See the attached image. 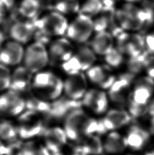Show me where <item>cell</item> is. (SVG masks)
Wrapping results in <instances>:
<instances>
[{
	"mask_svg": "<svg viewBox=\"0 0 154 155\" xmlns=\"http://www.w3.org/2000/svg\"><path fill=\"white\" fill-rule=\"evenodd\" d=\"M51 108L50 101L43 100L37 97H32L26 100V110L40 113L47 116Z\"/></svg>",
	"mask_w": 154,
	"mask_h": 155,
	"instance_id": "29",
	"label": "cell"
},
{
	"mask_svg": "<svg viewBox=\"0 0 154 155\" xmlns=\"http://www.w3.org/2000/svg\"><path fill=\"white\" fill-rule=\"evenodd\" d=\"M126 140L128 147L133 150H140L147 143L149 140V134L141 127L133 126L128 130Z\"/></svg>",
	"mask_w": 154,
	"mask_h": 155,
	"instance_id": "24",
	"label": "cell"
},
{
	"mask_svg": "<svg viewBox=\"0 0 154 155\" xmlns=\"http://www.w3.org/2000/svg\"><path fill=\"white\" fill-rule=\"evenodd\" d=\"M50 62L48 47L46 44L35 41L28 44L23 58V65L33 74L44 70Z\"/></svg>",
	"mask_w": 154,
	"mask_h": 155,
	"instance_id": "6",
	"label": "cell"
},
{
	"mask_svg": "<svg viewBox=\"0 0 154 155\" xmlns=\"http://www.w3.org/2000/svg\"><path fill=\"white\" fill-rule=\"evenodd\" d=\"M82 106V100H74L66 96L59 97L51 103V108L46 118L54 120H65L71 112L81 108Z\"/></svg>",
	"mask_w": 154,
	"mask_h": 155,
	"instance_id": "18",
	"label": "cell"
},
{
	"mask_svg": "<svg viewBox=\"0 0 154 155\" xmlns=\"http://www.w3.org/2000/svg\"><path fill=\"white\" fill-rule=\"evenodd\" d=\"M97 55L88 46L81 45L75 48L74 54L69 60L61 64L62 70L69 74L84 73L95 65Z\"/></svg>",
	"mask_w": 154,
	"mask_h": 155,
	"instance_id": "5",
	"label": "cell"
},
{
	"mask_svg": "<svg viewBox=\"0 0 154 155\" xmlns=\"http://www.w3.org/2000/svg\"><path fill=\"white\" fill-rule=\"evenodd\" d=\"M31 88L37 97L54 101L63 93L64 80L52 71L44 70L34 74Z\"/></svg>",
	"mask_w": 154,
	"mask_h": 155,
	"instance_id": "3",
	"label": "cell"
},
{
	"mask_svg": "<svg viewBox=\"0 0 154 155\" xmlns=\"http://www.w3.org/2000/svg\"><path fill=\"white\" fill-rule=\"evenodd\" d=\"M63 129L68 140L79 142L90 135H102L107 132L101 120L90 117L82 108L71 112L65 118Z\"/></svg>",
	"mask_w": 154,
	"mask_h": 155,
	"instance_id": "1",
	"label": "cell"
},
{
	"mask_svg": "<svg viewBox=\"0 0 154 155\" xmlns=\"http://www.w3.org/2000/svg\"><path fill=\"white\" fill-rule=\"evenodd\" d=\"M42 116L44 115L27 110L19 115L18 125L16 126L19 137L24 140H29L42 135L46 127Z\"/></svg>",
	"mask_w": 154,
	"mask_h": 155,
	"instance_id": "7",
	"label": "cell"
},
{
	"mask_svg": "<svg viewBox=\"0 0 154 155\" xmlns=\"http://www.w3.org/2000/svg\"><path fill=\"white\" fill-rule=\"evenodd\" d=\"M145 71L146 75L154 80V54L147 56L145 61Z\"/></svg>",
	"mask_w": 154,
	"mask_h": 155,
	"instance_id": "34",
	"label": "cell"
},
{
	"mask_svg": "<svg viewBox=\"0 0 154 155\" xmlns=\"http://www.w3.org/2000/svg\"><path fill=\"white\" fill-rule=\"evenodd\" d=\"M131 119L132 116L128 111L117 108L107 111L101 121L107 131H114L127 125Z\"/></svg>",
	"mask_w": 154,
	"mask_h": 155,
	"instance_id": "21",
	"label": "cell"
},
{
	"mask_svg": "<svg viewBox=\"0 0 154 155\" xmlns=\"http://www.w3.org/2000/svg\"><path fill=\"white\" fill-rule=\"evenodd\" d=\"M109 97L101 88H90L82 99V105L96 114H103L107 112Z\"/></svg>",
	"mask_w": 154,
	"mask_h": 155,
	"instance_id": "17",
	"label": "cell"
},
{
	"mask_svg": "<svg viewBox=\"0 0 154 155\" xmlns=\"http://www.w3.org/2000/svg\"><path fill=\"white\" fill-rule=\"evenodd\" d=\"M18 135L17 127L11 122L4 120L0 123V140L10 142L16 140Z\"/></svg>",
	"mask_w": 154,
	"mask_h": 155,
	"instance_id": "30",
	"label": "cell"
},
{
	"mask_svg": "<svg viewBox=\"0 0 154 155\" xmlns=\"http://www.w3.org/2000/svg\"><path fill=\"white\" fill-rule=\"evenodd\" d=\"M42 135L44 138L45 146L52 155H61V149L67 144L68 141L64 129L59 127L46 128Z\"/></svg>",
	"mask_w": 154,
	"mask_h": 155,
	"instance_id": "19",
	"label": "cell"
},
{
	"mask_svg": "<svg viewBox=\"0 0 154 155\" xmlns=\"http://www.w3.org/2000/svg\"><path fill=\"white\" fill-rule=\"evenodd\" d=\"M101 0H82L79 14L94 18L103 9Z\"/></svg>",
	"mask_w": 154,
	"mask_h": 155,
	"instance_id": "28",
	"label": "cell"
},
{
	"mask_svg": "<svg viewBox=\"0 0 154 155\" xmlns=\"http://www.w3.org/2000/svg\"><path fill=\"white\" fill-rule=\"evenodd\" d=\"M115 47L127 58L139 56L146 50L145 37L138 32L123 31L115 38Z\"/></svg>",
	"mask_w": 154,
	"mask_h": 155,
	"instance_id": "10",
	"label": "cell"
},
{
	"mask_svg": "<svg viewBox=\"0 0 154 155\" xmlns=\"http://www.w3.org/2000/svg\"><path fill=\"white\" fill-rule=\"evenodd\" d=\"M119 1V0H101L103 2L104 7L108 8H114L115 3Z\"/></svg>",
	"mask_w": 154,
	"mask_h": 155,
	"instance_id": "36",
	"label": "cell"
},
{
	"mask_svg": "<svg viewBox=\"0 0 154 155\" xmlns=\"http://www.w3.org/2000/svg\"><path fill=\"white\" fill-rule=\"evenodd\" d=\"M82 0H53L54 10L65 16L79 14Z\"/></svg>",
	"mask_w": 154,
	"mask_h": 155,
	"instance_id": "27",
	"label": "cell"
},
{
	"mask_svg": "<svg viewBox=\"0 0 154 155\" xmlns=\"http://www.w3.org/2000/svg\"><path fill=\"white\" fill-rule=\"evenodd\" d=\"M147 155H154V150H153V151H152L151 152V153H148Z\"/></svg>",
	"mask_w": 154,
	"mask_h": 155,
	"instance_id": "42",
	"label": "cell"
},
{
	"mask_svg": "<svg viewBox=\"0 0 154 155\" xmlns=\"http://www.w3.org/2000/svg\"><path fill=\"white\" fill-rule=\"evenodd\" d=\"M89 46L97 56L104 57L115 47V39L108 31L97 32L90 39Z\"/></svg>",
	"mask_w": 154,
	"mask_h": 155,
	"instance_id": "22",
	"label": "cell"
},
{
	"mask_svg": "<svg viewBox=\"0 0 154 155\" xmlns=\"http://www.w3.org/2000/svg\"><path fill=\"white\" fill-rule=\"evenodd\" d=\"M153 18L152 10L134 4L125 2L120 8L115 10V21L124 31L137 32L147 23L152 21Z\"/></svg>",
	"mask_w": 154,
	"mask_h": 155,
	"instance_id": "2",
	"label": "cell"
},
{
	"mask_svg": "<svg viewBox=\"0 0 154 155\" xmlns=\"http://www.w3.org/2000/svg\"><path fill=\"white\" fill-rule=\"evenodd\" d=\"M134 82V75L124 73L116 77L115 82L107 93L109 101L117 106H124L130 101L132 88Z\"/></svg>",
	"mask_w": 154,
	"mask_h": 155,
	"instance_id": "9",
	"label": "cell"
},
{
	"mask_svg": "<svg viewBox=\"0 0 154 155\" xmlns=\"http://www.w3.org/2000/svg\"><path fill=\"white\" fill-rule=\"evenodd\" d=\"M24 45L12 40L7 41L0 48V63L7 67H17L23 61Z\"/></svg>",
	"mask_w": 154,
	"mask_h": 155,
	"instance_id": "16",
	"label": "cell"
},
{
	"mask_svg": "<svg viewBox=\"0 0 154 155\" xmlns=\"http://www.w3.org/2000/svg\"><path fill=\"white\" fill-rule=\"evenodd\" d=\"M88 80L102 90H109L114 84L116 77L112 68L106 64L93 65L86 72Z\"/></svg>",
	"mask_w": 154,
	"mask_h": 155,
	"instance_id": "15",
	"label": "cell"
},
{
	"mask_svg": "<svg viewBox=\"0 0 154 155\" xmlns=\"http://www.w3.org/2000/svg\"><path fill=\"white\" fill-rule=\"evenodd\" d=\"M5 8L6 7L5 6L4 4L2 2H0V22L3 20V18L4 17Z\"/></svg>",
	"mask_w": 154,
	"mask_h": 155,
	"instance_id": "37",
	"label": "cell"
},
{
	"mask_svg": "<svg viewBox=\"0 0 154 155\" xmlns=\"http://www.w3.org/2000/svg\"><path fill=\"white\" fill-rule=\"evenodd\" d=\"M26 110V100L20 93L12 90L0 95V114L7 116L21 115Z\"/></svg>",
	"mask_w": 154,
	"mask_h": 155,
	"instance_id": "12",
	"label": "cell"
},
{
	"mask_svg": "<svg viewBox=\"0 0 154 155\" xmlns=\"http://www.w3.org/2000/svg\"><path fill=\"white\" fill-rule=\"evenodd\" d=\"M128 147L126 137L115 131L110 132L103 142L104 151L111 154H117L123 153Z\"/></svg>",
	"mask_w": 154,
	"mask_h": 155,
	"instance_id": "25",
	"label": "cell"
},
{
	"mask_svg": "<svg viewBox=\"0 0 154 155\" xmlns=\"http://www.w3.org/2000/svg\"><path fill=\"white\" fill-rule=\"evenodd\" d=\"M95 32L93 19L78 14L69 23L65 35L73 43L82 45L90 40Z\"/></svg>",
	"mask_w": 154,
	"mask_h": 155,
	"instance_id": "8",
	"label": "cell"
},
{
	"mask_svg": "<svg viewBox=\"0 0 154 155\" xmlns=\"http://www.w3.org/2000/svg\"><path fill=\"white\" fill-rule=\"evenodd\" d=\"M88 90V78L84 73L69 74L64 80L63 93L71 99L81 101Z\"/></svg>",
	"mask_w": 154,
	"mask_h": 155,
	"instance_id": "14",
	"label": "cell"
},
{
	"mask_svg": "<svg viewBox=\"0 0 154 155\" xmlns=\"http://www.w3.org/2000/svg\"><path fill=\"white\" fill-rule=\"evenodd\" d=\"M150 129L152 134L154 135V114H152L150 120Z\"/></svg>",
	"mask_w": 154,
	"mask_h": 155,
	"instance_id": "40",
	"label": "cell"
},
{
	"mask_svg": "<svg viewBox=\"0 0 154 155\" xmlns=\"http://www.w3.org/2000/svg\"><path fill=\"white\" fill-rule=\"evenodd\" d=\"M48 51L50 61L62 64L71 59L75 48L73 43L67 38L59 37L50 41Z\"/></svg>",
	"mask_w": 154,
	"mask_h": 155,
	"instance_id": "13",
	"label": "cell"
},
{
	"mask_svg": "<svg viewBox=\"0 0 154 155\" xmlns=\"http://www.w3.org/2000/svg\"><path fill=\"white\" fill-rule=\"evenodd\" d=\"M0 123H1V122H0Z\"/></svg>",
	"mask_w": 154,
	"mask_h": 155,
	"instance_id": "43",
	"label": "cell"
},
{
	"mask_svg": "<svg viewBox=\"0 0 154 155\" xmlns=\"http://www.w3.org/2000/svg\"><path fill=\"white\" fill-rule=\"evenodd\" d=\"M147 57V55L144 52L139 56L128 58L126 63L128 72L135 76L141 71H145V64Z\"/></svg>",
	"mask_w": 154,
	"mask_h": 155,
	"instance_id": "31",
	"label": "cell"
},
{
	"mask_svg": "<svg viewBox=\"0 0 154 155\" xmlns=\"http://www.w3.org/2000/svg\"><path fill=\"white\" fill-rule=\"evenodd\" d=\"M7 152V146L4 145V143L0 141V155H6Z\"/></svg>",
	"mask_w": 154,
	"mask_h": 155,
	"instance_id": "38",
	"label": "cell"
},
{
	"mask_svg": "<svg viewBox=\"0 0 154 155\" xmlns=\"http://www.w3.org/2000/svg\"><path fill=\"white\" fill-rule=\"evenodd\" d=\"M9 35L11 40L23 45L29 44L35 35L34 23L29 21H15L10 27Z\"/></svg>",
	"mask_w": 154,
	"mask_h": 155,
	"instance_id": "20",
	"label": "cell"
},
{
	"mask_svg": "<svg viewBox=\"0 0 154 155\" xmlns=\"http://www.w3.org/2000/svg\"><path fill=\"white\" fill-rule=\"evenodd\" d=\"M12 72L9 67L0 63V92L10 89Z\"/></svg>",
	"mask_w": 154,
	"mask_h": 155,
	"instance_id": "33",
	"label": "cell"
},
{
	"mask_svg": "<svg viewBox=\"0 0 154 155\" xmlns=\"http://www.w3.org/2000/svg\"><path fill=\"white\" fill-rule=\"evenodd\" d=\"M126 3H129V4H136L138 3L141 2L142 0H124Z\"/></svg>",
	"mask_w": 154,
	"mask_h": 155,
	"instance_id": "41",
	"label": "cell"
},
{
	"mask_svg": "<svg viewBox=\"0 0 154 155\" xmlns=\"http://www.w3.org/2000/svg\"><path fill=\"white\" fill-rule=\"evenodd\" d=\"M69 22L62 13L52 10L35 21V30L48 38H59L66 35Z\"/></svg>",
	"mask_w": 154,
	"mask_h": 155,
	"instance_id": "4",
	"label": "cell"
},
{
	"mask_svg": "<svg viewBox=\"0 0 154 155\" xmlns=\"http://www.w3.org/2000/svg\"><path fill=\"white\" fill-rule=\"evenodd\" d=\"M5 43V36L2 30H0V48H2V46Z\"/></svg>",
	"mask_w": 154,
	"mask_h": 155,
	"instance_id": "39",
	"label": "cell"
},
{
	"mask_svg": "<svg viewBox=\"0 0 154 155\" xmlns=\"http://www.w3.org/2000/svg\"><path fill=\"white\" fill-rule=\"evenodd\" d=\"M41 9L40 0H21L18 10L20 15L27 20L35 18Z\"/></svg>",
	"mask_w": 154,
	"mask_h": 155,
	"instance_id": "26",
	"label": "cell"
},
{
	"mask_svg": "<svg viewBox=\"0 0 154 155\" xmlns=\"http://www.w3.org/2000/svg\"><path fill=\"white\" fill-rule=\"evenodd\" d=\"M34 74L27 70L24 65L17 66L12 72V79L9 90L18 93L25 92L31 87Z\"/></svg>",
	"mask_w": 154,
	"mask_h": 155,
	"instance_id": "23",
	"label": "cell"
},
{
	"mask_svg": "<svg viewBox=\"0 0 154 155\" xmlns=\"http://www.w3.org/2000/svg\"><path fill=\"white\" fill-rule=\"evenodd\" d=\"M125 56L116 47L113 48L109 53L103 57L104 63L112 69L120 68L123 65L125 61Z\"/></svg>",
	"mask_w": 154,
	"mask_h": 155,
	"instance_id": "32",
	"label": "cell"
},
{
	"mask_svg": "<svg viewBox=\"0 0 154 155\" xmlns=\"http://www.w3.org/2000/svg\"><path fill=\"white\" fill-rule=\"evenodd\" d=\"M154 95V80L143 76L134 80L130 101L134 104L147 106Z\"/></svg>",
	"mask_w": 154,
	"mask_h": 155,
	"instance_id": "11",
	"label": "cell"
},
{
	"mask_svg": "<svg viewBox=\"0 0 154 155\" xmlns=\"http://www.w3.org/2000/svg\"><path fill=\"white\" fill-rule=\"evenodd\" d=\"M145 49L150 54H154V31L148 34L145 37Z\"/></svg>",
	"mask_w": 154,
	"mask_h": 155,
	"instance_id": "35",
	"label": "cell"
}]
</instances>
